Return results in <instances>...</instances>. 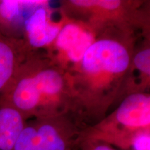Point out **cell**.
Masks as SVG:
<instances>
[{"instance_id": "cell-1", "label": "cell", "mask_w": 150, "mask_h": 150, "mask_svg": "<svg viewBox=\"0 0 150 150\" xmlns=\"http://www.w3.org/2000/svg\"><path fill=\"white\" fill-rule=\"evenodd\" d=\"M93 34L80 61L66 70L70 113L83 129L102 121L114 105L137 92L132 65L138 36L135 30L108 27Z\"/></svg>"}, {"instance_id": "cell-2", "label": "cell", "mask_w": 150, "mask_h": 150, "mask_svg": "<svg viewBox=\"0 0 150 150\" xmlns=\"http://www.w3.org/2000/svg\"><path fill=\"white\" fill-rule=\"evenodd\" d=\"M66 19L83 24L93 33L108 27L149 32L147 8L142 1L122 0H70L62 1Z\"/></svg>"}, {"instance_id": "cell-3", "label": "cell", "mask_w": 150, "mask_h": 150, "mask_svg": "<svg viewBox=\"0 0 150 150\" xmlns=\"http://www.w3.org/2000/svg\"><path fill=\"white\" fill-rule=\"evenodd\" d=\"M147 129H150V95L137 91L124 97L117 108L102 121L83 129L81 136L99 140Z\"/></svg>"}, {"instance_id": "cell-4", "label": "cell", "mask_w": 150, "mask_h": 150, "mask_svg": "<svg viewBox=\"0 0 150 150\" xmlns=\"http://www.w3.org/2000/svg\"><path fill=\"white\" fill-rule=\"evenodd\" d=\"M35 150H79L83 130L70 112L34 120Z\"/></svg>"}, {"instance_id": "cell-5", "label": "cell", "mask_w": 150, "mask_h": 150, "mask_svg": "<svg viewBox=\"0 0 150 150\" xmlns=\"http://www.w3.org/2000/svg\"><path fill=\"white\" fill-rule=\"evenodd\" d=\"M94 40V34L83 24L70 22L64 26L55 40L49 47H55L56 53L50 56L67 70L81 59Z\"/></svg>"}, {"instance_id": "cell-6", "label": "cell", "mask_w": 150, "mask_h": 150, "mask_svg": "<svg viewBox=\"0 0 150 150\" xmlns=\"http://www.w3.org/2000/svg\"><path fill=\"white\" fill-rule=\"evenodd\" d=\"M49 1L30 16L24 28L23 39L31 51L49 47L55 40L62 27L51 20Z\"/></svg>"}, {"instance_id": "cell-7", "label": "cell", "mask_w": 150, "mask_h": 150, "mask_svg": "<svg viewBox=\"0 0 150 150\" xmlns=\"http://www.w3.org/2000/svg\"><path fill=\"white\" fill-rule=\"evenodd\" d=\"M23 38L0 31V93L20 64L31 52Z\"/></svg>"}, {"instance_id": "cell-8", "label": "cell", "mask_w": 150, "mask_h": 150, "mask_svg": "<svg viewBox=\"0 0 150 150\" xmlns=\"http://www.w3.org/2000/svg\"><path fill=\"white\" fill-rule=\"evenodd\" d=\"M27 121L9 106H0V150H12Z\"/></svg>"}, {"instance_id": "cell-9", "label": "cell", "mask_w": 150, "mask_h": 150, "mask_svg": "<svg viewBox=\"0 0 150 150\" xmlns=\"http://www.w3.org/2000/svg\"><path fill=\"white\" fill-rule=\"evenodd\" d=\"M142 44L138 48L133 56L132 65L134 70L139 74V83L137 91L147 92L150 85V46L149 35H146Z\"/></svg>"}, {"instance_id": "cell-10", "label": "cell", "mask_w": 150, "mask_h": 150, "mask_svg": "<svg viewBox=\"0 0 150 150\" xmlns=\"http://www.w3.org/2000/svg\"><path fill=\"white\" fill-rule=\"evenodd\" d=\"M36 142V127L34 120L26 123L12 150H35Z\"/></svg>"}, {"instance_id": "cell-11", "label": "cell", "mask_w": 150, "mask_h": 150, "mask_svg": "<svg viewBox=\"0 0 150 150\" xmlns=\"http://www.w3.org/2000/svg\"><path fill=\"white\" fill-rule=\"evenodd\" d=\"M79 150H117L112 146L102 140L80 137Z\"/></svg>"}]
</instances>
